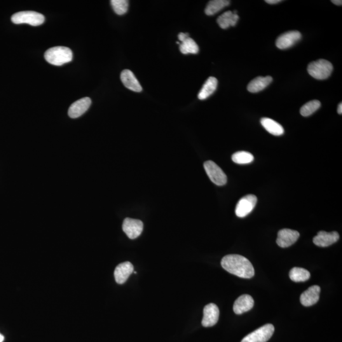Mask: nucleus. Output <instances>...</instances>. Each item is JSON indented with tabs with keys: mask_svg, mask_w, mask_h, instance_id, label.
Segmentation results:
<instances>
[{
	"mask_svg": "<svg viewBox=\"0 0 342 342\" xmlns=\"http://www.w3.org/2000/svg\"><path fill=\"white\" fill-rule=\"evenodd\" d=\"M299 236L300 234L298 231L290 229H283L278 232L276 243L279 247H289L297 242Z\"/></svg>",
	"mask_w": 342,
	"mask_h": 342,
	"instance_id": "nucleus-10",
	"label": "nucleus"
},
{
	"mask_svg": "<svg viewBox=\"0 0 342 342\" xmlns=\"http://www.w3.org/2000/svg\"><path fill=\"white\" fill-rule=\"evenodd\" d=\"M272 81H273V78L271 76L257 77L248 84L247 90L253 93L260 92L268 87Z\"/></svg>",
	"mask_w": 342,
	"mask_h": 342,
	"instance_id": "nucleus-18",
	"label": "nucleus"
},
{
	"mask_svg": "<svg viewBox=\"0 0 342 342\" xmlns=\"http://www.w3.org/2000/svg\"><path fill=\"white\" fill-rule=\"evenodd\" d=\"M334 67L329 61L320 59L309 64L308 73L319 80H324L331 76Z\"/></svg>",
	"mask_w": 342,
	"mask_h": 342,
	"instance_id": "nucleus-3",
	"label": "nucleus"
},
{
	"mask_svg": "<svg viewBox=\"0 0 342 342\" xmlns=\"http://www.w3.org/2000/svg\"><path fill=\"white\" fill-rule=\"evenodd\" d=\"M257 198L254 195L243 196L236 206L235 214L238 217H245L254 210L256 205Z\"/></svg>",
	"mask_w": 342,
	"mask_h": 342,
	"instance_id": "nucleus-7",
	"label": "nucleus"
},
{
	"mask_svg": "<svg viewBox=\"0 0 342 342\" xmlns=\"http://www.w3.org/2000/svg\"><path fill=\"white\" fill-rule=\"evenodd\" d=\"M337 111H338V113L339 114L341 115L342 114V103H341V104H340L339 105L338 110H337Z\"/></svg>",
	"mask_w": 342,
	"mask_h": 342,
	"instance_id": "nucleus-31",
	"label": "nucleus"
},
{
	"mask_svg": "<svg viewBox=\"0 0 342 342\" xmlns=\"http://www.w3.org/2000/svg\"><path fill=\"white\" fill-rule=\"evenodd\" d=\"M219 310L214 304H209L203 309V317L201 325L204 327H211L218 322Z\"/></svg>",
	"mask_w": 342,
	"mask_h": 342,
	"instance_id": "nucleus-11",
	"label": "nucleus"
},
{
	"mask_svg": "<svg viewBox=\"0 0 342 342\" xmlns=\"http://www.w3.org/2000/svg\"><path fill=\"white\" fill-rule=\"evenodd\" d=\"M290 278L293 282L299 283L308 281L311 277V274L306 269L294 268L290 272Z\"/></svg>",
	"mask_w": 342,
	"mask_h": 342,
	"instance_id": "nucleus-23",
	"label": "nucleus"
},
{
	"mask_svg": "<svg viewBox=\"0 0 342 342\" xmlns=\"http://www.w3.org/2000/svg\"><path fill=\"white\" fill-rule=\"evenodd\" d=\"M320 287L315 285L302 293L300 299L302 305L306 307L315 305L320 299Z\"/></svg>",
	"mask_w": 342,
	"mask_h": 342,
	"instance_id": "nucleus-17",
	"label": "nucleus"
},
{
	"mask_svg": "<svg viewBox=\"0 0 342 342\" xmlns=\"http://www.w3.org/2000/svg\"><path fill=\"white\" fill-rule=\"evenodd\" d=\"M332 2L333 3L336 4V5L338 6H341L342 4V1H341V0H332Z\"/></svg>",
	"mask_w": 342,
	"mask_h": 342,
	"instance_id": "nucleus-30",
	"label": "nucleus"
},
{
	"mask_svg": "<svg viewBox=\"0 0 342 342\" xmlns=\"http://www.w3.org/2000/svg\"><path fill=\"white\" fill-rule=\"evenodd\" d=\"M217 84H218V81L216 78L214 77H210L203 84V87L201 88L200 92L198 93L199 99L201 100H205L211 96L216 90Z\"/></svg>",
	"mask_w": 342,
	"mask_h": 342,
	"instance_id": "nucleus-20",
	"label": "nucleus"
},
{
	"mask_svg": "<svg viewBox=\"0 0 342 342\" xmlns=\"http://www.w3.org/2000/svg\"><path fill=\"white\" fill-rule=\"evenodd\" d=\"M254 306V301L249 295L245 294L236 300L233 306V311L236 315L248 312L251 310Z\"/></svg>",
	"mask_w": 342,
	"mask_h": 342,
	"instance_id": "nucleus-16",
	"label": "nucleus"
},
{
	"mask_svg": "<svg viewBox=\"0 0 342 342\" xmlns=\"http://www.w3.org/2000/svg\"><path fill=\"white\" fill-rule=\"evenodd\" d=\"M281 1H282L281 0H266V3L272 4L278 3Z\"/></svg>",
	"mask_w": 342,
	"mask_h": 342,
	"instance_id": "nucleus-29",
	"label": "nucleus"
},
{
	"mask_svg": "<svg viewBox=\"0 0 342 342\" xmlns=\"http://www.w3.org/2000/svg\"><path fill=\"white\" fill-rule=\"evenodd\" d=\"M339 234L336 231L328 233L326 231L318 232V235L313 238V242L320 247H327L334 244L339 240Z\"/></svg>",
	"mask_w": 342,
	"mask_h": 342,
	"instance_id": "nucleus-12",
	"label": "nucleus"
},
{
	"mask_svg": "<svg viewBox=\"0 0 342 342\" xmlns=\"http://www.w3.org/2000/svg\"><path fill=\"white\" fill-rule=\"evenodd\" d=\"M262 126L270 134L275 136H281L284 134V128L281 124L273 119L269 118H262L261 120Z\"/></svg>",
	"mask_w": 342,
	"mask_h": 342,
	"instance_id": "nucleus-21",
	"label": "nucleus"
},
{
	"mask_svg": "<svg viewBox=\"0 0 342 342\" xmlns=\"http://www.w3.org/2000/svg\"><path fill=\"white\" fill-rule=\"evenodd\" d=\"M275 332V327L271 324H267L255 330L244 337L241 342H266L271 338Z\"/></svg>",
	"mask_w": 342,
	"mask_h": 342,
	"instance_id": "nucleus-5",
	"label": "nucleus"
},
{
	"mask_svg": "<svg viewBox=\"0 0 342 342\" xmlns=\"http://www.w3.org/2000/svg\"><path fill=\"white\" fill-rule=\"evenodd\" d=\"M204 169L208 177L217 186H223L227 182V176L224 171L212 161H206Z\"/></svg>",
	"mask_w": 342,
	"mask_h": 342,
	"instance_id": "nucleus-6",
	"label": "nucleus"
},
{
	"mask_svg": "<svg viewBox=\"0 0 342 342\" xmlns=\"http://www.w3.org/2000/svg\"><path fill=\"white\" fill-rule=\"evenodd\" d=\"M4 336L3 335L0 334V342H3L4 341Z\"/></svg>",
	"mask_w": 342,
	"mask_h": 342,
	"instance_id": "nucleus-32",
	"label": "nucleus"
},
{
	"mask_svg": "<svg viewBox=\"0 0 342 342\" xmlns=\"http://www.w3.org/2000/svg\"><path fill=\"white\" fill-rule=\"evenodd\" d=\"M123 229L130 239H135L141 235L144 223L140 220L126 218L123 224Z\"/></svg>",
	"mask_w": 342,
	"mask_h": 342,
	"instance_id": "nucleus-9",
	"label": "nucleus"
},
{
	"mask_svg": "<svg viewBox=\"0 0 342 342\" xmlns=\"http://www.w3.org/2000/svg\"><path fill=\"white\" fill-rule=\"evenodd\" d=\"M189 37V35L188 34H186V33H183V32H181V33H179L178 34V39H179V40L181 42L183 41L186 39V38H188Z\"/></svg>",
	"mask_w": 342,
	"mask_h": 342,
	"instance_id": "nucleus-28",
	"label": "nucleus"
},
{
	"mask_svg": "<svg viewBox=\"0 0 342 342\" xmlns=\"http://www.w3.org/2000/svg\"><path fill=\"white\" fill-rule=\"evenodd\" d=\"M254 160V156L248 152H238L232 156V161L238 165H248L252 163Z\"/></svg>",
	"mask_w": 342,
	"mask_h": 342,
	"instance_id": "nucleus-25",
	"label": "nucleus"
},
{
	"mask_svg": "<svg viewBox=\"0 0 342 342\" xmlns=\"http://www.w3.org/2000/svg\"><path fill=\"white\" fill-rule=\"evenodd\" d=\"M321 107V102L318 100H312L303 105L301 109V114L304 117L311 116L317 111Z\"/></svg>",
	"mask_w": 342,
	"mask_h": 342,
	"instance_id": "nucleus-26",
	"label": "nucleus"
},
{
	"mask_svg": "<svg viewBox=\"0 0 342 342\" xmlns=\"http://www.w3.org/2000/svg\"><path fill=\"white\" fill-rule=\"evenodd\" d=\"M134 271V267L130 262L119 264L114 271V277L118 284H123Z\"/></svg>",
	"mask_w": 342,
	"mask_h": 342,
	"instance_id": "nucleus-14",
	"label": "nucleus"
},
{
	"mask_svg": "<svg viewBox=\"0 0 342 342\" xmlns=\"http://www.w3.org/2000/svg\"><path fill=\"white\" fill-rule=\"evenodd\" d=\"M301 32L297 30L285 32L278 37L276 45L281 50H285L292 47L297 42L301 40Z\"/></svg>",
	"mask_w": 342,
	"mask_h": 342,
	"instance_id": "nucleus-8",
	"label": "nucleus"
},
{
	"mask_svg": "<svg viewBox=\"0 0 342 342\" xmlns=\"http://www.w3.org/2000/svg\"><path fill=\"white\" fill-rule=\"evenodd\" d=\"M221 266L228 273L240 278L250 279L255 275L254 268L251 262L242 255H226L222 259Z\"/></svg>",
	"mask_w": 342,
	"mask_h": 342,
	"instance_id": "nucleus-1",
	"label": "nucleus"
},
{
	"mask_svg": "<svg viewBox=\"0 0 342 342\" xmlns=\"http://www.w3.org/2000/svg\"><path fill=\"white\" fill-rule=\"evenodd\" d=\"M230 4V1L227 0H212L208 2L206 6L205 12L206 15H213L219 12L227 6Z\"/></svg>",
	"mask_w": 342,
	"mask_h": 342,
	"instance_id": "nucleus-22",
	"label": "nucleus"
},
{
	"mask_svg": "<svg viewBox=\"0 0 342 342\" xmlns=\"http://www.w3.org/2000/svg\"><path fill=\"white\" fill-rule=\"evenodd\" d=\"M91 104V100L90 98H81L71 105L68 111V114L72 119L78 118L88 111Z\"/></svg>",
	"mask_w": 342,
	"mask_h": 342,
	"instance_id": "nucleus-13",
	"label": "nucleus"
},
{
	"mask_svg": "<svg viewBox=\"0 0 342 342\" xmlns=\"http://www.w3.org/2000/svg\"><path fill=\"white\" fill-rule=\"evenodd\" d=\"M111 3L114 11L119 15H124L128 10V0H112Z\"/></svg>",
	"mask_w": 342,
	"mask_h": 342,
	"instance_id": "nucleus-27",
	"label": "nucleus"
},
{
	"mask_svg": "<svg viewBox=\"0 0 342 342\" xmlns=\"http://www.w3.org/2000/svg\"><path fill=\"white\" fill-rule=\"evenodd\" d=\"M11 20L15 24H27L32 26H38L43 24L44 17L36 11H24L13 14Z\"/></svg>",
	"mask_w": 342,
	"mask_h": 342,
	"instance_id": "nucleus-4",
	"label": "nucleus"
},
{
	"mask_svg": "<svg viewBox=\"0 0 342 342\" xmlns=\"http://www.w3.org/2000/svg\"><path fill=\"white\" fill-rule=\"evenodd\" d=\"M121 81L125 87L135 92H141L142 87L135 74L130 70H124L121 74Z\"/></svg>",
	"mask_w": 342,
	"mask_h": 342,
	"instance_id": "nucleus-15",
	"label": "nucleus"
},
{
	"mask_svg": "<svg viewBox=\"0 0 342 342\" xmlns=\"http://www.w3.org/2000/svg\"><path fill=\"white\" fill-rule=\"evenodd\" d=\"M180 51L182 54H197L199 51L198 44L193 39L188 37L184 41L179 43Z\"/></svg>",
	"mask_w": 342,
	"mask_h": 342,
	"instance_id": "nucleus-24",
	"label": "nucleus"
},
{
	"mask_svg": "<svg viewBox=\"0 0 342 342\" xmlns=\"http://www.w3.org/2000/svg\"><path fill=\"white\" fill-rule=\"evenodd\" d=\"M239 16L233 11H226L217 18V24L222 29H228L229 27L235 26L237 24Z\"/></svg>",
	"mask_w": 342,
	"mask_h": 342,
	"instance_id": "nucleus-19",
	"label": "nucleus"
},
{
	"mask_svg": "<svg viewBox=\"0 0 342 342\" xmlns=\"http://www.w3.org/2000/svg\"><path fill=\"white\" fill-rule=\"evenodd\" d=\"M44 58L49 64L60 66L71 62L73 58V53L69 48L57 46L48 49L44 53Z\"/></svg>",
	"mask_w": 342,
	"mask_h": 342,
	"instance_id": "nucleus-2",
	"label": "nucleus"
}]
</instances>
